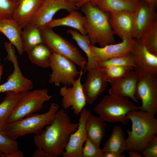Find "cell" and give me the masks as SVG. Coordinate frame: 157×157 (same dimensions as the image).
Segmentation results:
<instances>
[{
    "label": "cell",
    "mask_w": 157,
    "mask_h": 157,
    "mask_svg": "<svg viewBox=\"0 0 157 157\" xmlns=\"http://www.w3.org/2000/svg\"><path fill=\"white\" fill-rule=\"evenodd\" d=\"M78 126V123L71 122L65 110L58 111L51 123L34 136L35 145L52 157L61 156Z\"/></svg>",
    "instance_id": "1"
},
{
    "label": "cell",
    "mask_w": 157,
    "mask_h": 157,
    "mask_svg": "<svg viewBox=\"0 0 157 157\" xmlns=\"http://www.w3.org/2000/svg\"><path fill=\"white\" fill-rule=\"evenodd\" d=\"M127 116L132 122L131 131H126V151L141 152L157 134V119L155 115L140 110L131 111Z\"/></svg>",
    "instance_id": "2"
},
{
    "label": "cell",
    "mask_w": 157,
    "mask_h": 157,
    "mask_svg": "<svg viewBox=\"0 0 157 157\" xmlns=\"http://www.w3.org/2000/svg\"><path fill=\"white\" fill-rule=\"evenodd\" d=\"M87 21L85 26L91 44H98L101 47L115 43L114 33L109 20V13L90 2L81 7Z\"/></svg>",
    "instance_id": "3"
},
{
    "label": "cell",
    "mask_w": 157,
    "mask_h": 157,
    "mask_svg": "<svg viewBox=\"0 0 157 157\" xmlns=\"http://www.w3.org/2000/svg\"><path fill=\"white\" fill-rule=\"evenodd\" d=\"M58 108L57 104L53 103L47 112L33 113L18 121L6 123L0 131L14 140L29 134H39L45 126L51 123Z\"/></svg>",
    "instance_id": "4"
},
{
    "label": "cell",
    "mask_w": 157,
    "mask_h": 157,
    "mask_svg": "<svg viewBox=\"0 0 157 157\" xmlns=\"http://www.w3.org/2000/svg\"><path fill=\"white\" fill-rule=\"evenodd\" d=\"M140 109V107L135 106L128 98L109 94L104 97L94 110L105 121L112 123L119 122L126 125L129 120L127 113Z\"/></svg>",
    "instance_id": "5"
},
{
    "label": "cell",
    "mask_w": 157,
    "mask_h": 157,
    "mask_svg": "<svg viewBox=\"0 0 157 157\" xmlns=\"http://www.w3.org/2000/svg\"><path fill=\"white\" fill-rule=\"evenodd\" d=\"M39 28L43 43L52 53L67 58L85 72L86 59L76 47L55 33L52 28L45 26Z\"/></svg>",
    "instance_id": "6"
},
{
    "label": "cell",
    "mask_w": 157,
    "mask_h": 157,
    "mask_svg": "<svg viewBox=\"0 0 157 157\" xmlns=\"http://www.w3.org/2000/svg\"><path fill=\"white\" fill-rule=\"evenodd\" d=\"M48 92L46 88L22 92L7 123L20 120L41 109L44 103L52 97Z\"/></svg>",
    "instance_id": "7"
},
{
    "label": "cell",
    "mask_w": 157,
    "mask_h": 157,
    "mask_svg": "<svg viewBox=\"0 0 157 157\" xmlns=\"http://www.w3.org/2000/svg\"><path fill=\"white\" fill-rule=\"evenodd\" d=\"M72 61L61 55L52 53L50 66L52 72L49 75V82L60 87L72 85L79 74L75 65Z\"/></svg>",
    "instance_id": "8"
},
{
    "label": "cell",
    "mask_w": 157,
    "mask_h": 157,
    "mask_svg": "<svg viewBox=\"0 0 157 157\" xmlns=\"http://www.w3.org/2000/svg\"><path fill=\"white\" fill-rule=\"evenodd\" d=\"M157 76L139 75L135 94L136 99L142 102L139 110L154 115L157 113Z\"/></svg>",
    "instance_id": "9"
},
{
    "label": "cell",
    "mask_w": 157,
    "mask_h": 157,
    "mask_svg": "<svg viewBox=\"0 0 157 157\" xmlns=\"http://www.w3.org/2000/svg\"><path fill=\"white\" fill-rule=\"evenodd\" d=\"M12 45L10 42H7L4 43L7 53V59L12 63L14 69L13 72L8 76L6 81L0 85V93L8 91L22 93L31 90L33 87L32 81L23 75L15 54L14 46Z\"/></svg>",
    "instance_id": "10"
},
{
    "label": "cell",
    "mask_w": 157,
    "mask_h": 157,
    "mask_svg": "<svg viewBox=\"0 0 157 157\" xmlns=\"http://www.w3.org/2000/svg\"><path fill=\"white\" fill-rule=\"evenodd\" d=\"M78 9L68 0H44L28 24L40 28L51 21L55 14L61 10L69 13Z\"/></svg>",
    "instance_id": "11"
},
{
    "label": "cell",
    "mask_w": 157,
    "mask_h": 157,
    "mask_svg": "<svg viewBox=\"0 0 157 157\" xmlns=\"http://www.w3.org/2000/svg\"><path fill=\"white\" fill-rule=\"evenodd\" d=\"M84 73L83 69L80 71L78 78L76 79L72 87L65 86L61 87L60 94L62 97V106L65 109L72 107L75 115L79 116L82 110L86 105V99L83 91L81 80Z\"/></svg>",
    "instance_id": "12"
},
{
    "label": "cell",
    "mask_w": 157,
    "mask_h": 157,
    "mask_svg": "<svg viewBox=\"0 0 157 157\" xmlns=\"http://www.w3.org/2000/svg\"><path fill=\"white\" fill-rule=\"evenodd\" d=\"M156 7L150 3L141 0L134 13L133 38L139 40L142 35L157 22Z\"/></svg>",
    "instance_id": "13"
},
{
    "label": "cell",
    "mask_w": 157,
    "mask_h": 157,
    "mask_svg": "<svg viewBox=\"0 0 157 157\" xmlns=\"http://www.w3.org/2000/svg\"><path fill=\"white\" fill-rule=\"evenodd\" d=\"M131 53L133 69L139 75H157V55L149 51L139 40H136Z\"/></svg>",
    "instance_id": "14"
},
{
    "label": "cell",
    "mask_w": 157,
    "mask_h": 157,
    "mask_svg": "<svg viewBox=\"0 0 157 157\" xmlns=\"http://www.w3.org/2000/svg\"><path fill=\"white\" fill-rule=\"evenodd\" d=\"M90 113V112L85 108L81 110L79 115L77 128L71 135L61 155L62 157H82L83 144L88 138L85 123L87 118Z\"/></svg>",
    "instance_id": "15"
},
{
    "label": "cell",
    "mask_w": 157,
    "mask_h": 157,
    "mask_svg": "<svg viewBox=\"0 0 157 157\" xmlns=\"http://www.w3.org/2000/svg\"><path fill=\"white\" fill-rule=\"evenodd\" d=\"M88 72L87 79L82 87L86 102L91 105L104 91L107 82L101 69L97 66Z\"/></svg>",
    "instance_id": "16"
},
{
    "label": "cell",
    "mask_w": 157,
    "mask_h": 157,
    "mask_svg": "<svg viewBox=\"0 0 157 157\" xmlns=\"http://www.w3.org/2000/svg\"><path fill=\"white\" fill-rule=\"evenodd\" d=\"M136 41L134 38H129L122 40L119 43L107 44L102 47H97L90 44V47L97 62L130 53Z\"/></svg>",
    "instance_id": "17"
},
{
    "label": "cell",
    "mask_w": 157,
    "mask_h": 157,
    "mask_svg": "<svg viewBox=\"0 0 157 157\" xmlns=\"http://www.w3.org/2000/svg\"><path fill=\"white\" fill-rule=\"evenodd\" d=\"M139 75L135 71L132 70L125 76L110 83L109 94L119 97L130 98L139 103L135 97V91Z\"/></svg>",
    "instance_id": "18"
},
{
    "label": "cell",
    "mask_w": 157,
    "mask_h": 157,
    "mask_svg": "<svg viewBox=\"0 0 157 157\" xmlns=\"http://www.w3.org/2000/svg\"><path fill=\"white\" fill-rule=\"evenodd\" d=\"M134 13H111L109 20L114 34L122 40L133 38Z\"/></svg>",
    "instance_id": "19"
},
{
    "label": "cell",
    "mask_w": 157,
    "mask_h": 157,
    "mask_svg": "<svg viewBox=\"0 0 157 157\" xmlns=\"http://www.w3.org/2000/svg\"><path fill=\"white\" fill-rule=\"evenodd\" d=\"M141 0H96L91 2L105 12H135Z\"/></svg>",
    "instance_id": "20"
},
{
    "label": "cell",
    "mask_w": 157,
    "mask_h": 157,
    "mask_svg": "<svg viewBox=\"0 0 157 157\" xmlns=\"http://www.w3.org/2000/svg\"><path fill=\"white\" fill-rule=\"evenodd\" d=\"M44 0H19L13 18L23 28L39 8Z\"/></svg>",
    "instance_id": "21"
},
{
    "label": "cell",
    "mask_w": 157,
    "mask_h": 157,
    "mask_svg": "<svg viewBox=\"0 0 157 157\" xmlns=\"http://www.w3.org/2000/svg\"><path fill=\"white\" fill-rule=\"evenodd\" d=\"M77 10L71 12L69 14L64 17L52 19L45 26L51 28L59 26H66L77 30L82 34L87 35L85 28L87 21L86 17Z\"/></svg>",
    "instance_id": "22"
},
{
    "label": "cell",
    "mask_w": 157,
    "mask_h": 157,
    "mask_svg": "<svg viewBox=\"0 0 157 157\" xmlns=\"http://www.w3.org/2000/svg\"><path fill=\"white\" fill-rule=\"evenodd\" d=\"M22 28L12 19H0V32L4 34L16 48L19 55L24 52L21 42Z\"/></svg>",
    "instance_id": "23"
},
{
    "label": "cell",
    "mask_w": 157,
    "mask_h": 157,
    "mask_svg": "<svg viewBox=\"0 0 157 157\" xmlns=\"http://www.w3.org/2000/svg\"><path fill=\"white\" fill-rule=\"evenodd\" d=\"M106 124L99 117L90 113L86 119L85 129L88 138L100 147L101 141L105 135Z\"/></svg>",
    "instance_id": "24"
},
{
    "label": "cell",
    "mask_w": 157,
    "mask_h": 157,
    "mask_svg": "<svg viewBox=\"0 0 157 157\" xmlns=\"http://www.w3.org/2000/svg\"><path fill=\"white\" fill-rule=\"evenodd\" d=\"M21 42L24 52L27 53L38 44L43 43L40 28L28 24L23 28Z\"/></svg>",
    "instance_id": "25"
},
{
    "label": "cell",
    "mask_w": 157,
    "mask_h": 157,
    "mask_svg": "<svg viewBox=\"0 0 157 157\" xmlns=\"http://www.w3.org/2000/svg\"><path fill=\"white\" fill-rule=\"evenodd\" d=\"M104 152L113 151L122 154L126 151V139L121 127L115 126L108 139L104 143L103 149Z\"/></svg>",
    "instance_id": "26"
},
{
    "label": "cell",
    "mask_w": 157,
    "mask_h": 157,
    "mask_svg": "<svg viewBox=\"0 0 157 157\" xmlns=\"http://www.w3.org/2000/svg\"><path fill=\"white\" fill-rule=\"evenodd\" d=\"M67 32L85 53L88 58L86 70L88 71L97 67V61L90 50V42L88 35L82 34L77 31L73 29L68 30Z\"/></svg>",
    "instance_id": "27"
},
{
    "label": "cell",
    "mask_w": 157,
    "mask_h": 157,
    "mask_svg": "<svg viewBox=\"0 0 157 157\" xmlns=\"http://www.w3.org/2000/svg\"><path fill=\"white\" fill-rule=\"evenodd\" d=\"M52 53L50 49L42 43L34 47L28 54L32 63L44 68L50 67Z\"/></svg>",
    "instance_id": "28"
},
{
    "label": "cell",
    "mask_w": 157,
    "mask_h": 157,
    "mask_svg": "<svg viewBox=\"0 0 157 157\" xmlns=\"http://www.w3.org/2000/svg\"><path fill=\"white\" fill-rule=\"evenodd\" d=\"M22 93L12 91L6 92V96L0 103V130L7 123Z\"/></svg>",
    "instance_id": "29"
},
{
    "label": "cell",
    "mask_w": 157,
    "mask_h": 157,
    "mask_svg": "<svg viewBox=\"0 0 157 157\" xmlns=\"http://www.w3.org/2000/svg\"><path fill=\"white\" fill-rule=\"evenodd\" d=\"M0 151L6 154L7 157H24L23 152L19 150L16 140L10 138L0 131Z\"/></svg>",
    "instance_id": "30"
},
{
    "label": "cell",
    "mask_w": 157,
    "mask_h": 157,
    "mask_svg": "<svg viewBox=\"0 0 157 157\" xmlns=\"http://www.w3.org/2000/svg\"><path fill=\"white\" fill-rule=\"evenodd\" d=\"M138 40H139L151 53L157 55V22Z\"/></svg>",
    "instance_id": "31"
},
{
    "label": "cell",
    "mask_w": 157,
    "mask_h": 157,
    "mask_svg": "<svg viewBox=\"0 0 157 157\" xmlns=\"http://www.w3.org/2000/svg\"><path fill=\"white\" fill-rule=\"evenodd\" d=\"M102 71L105 79L110 83L126 75L133 69L131 66H110L100 68Z\"/></svg>",
    "instance_id": "32"
},
{
    "label": "cell",
    "mask_w": 157,
    "mask_h": 157,
    "mask_svg": "<svg viewBox=\"0 0 157 157\" xmlns=\"http://www.w3.org/2000/svg\"><path fill=\"white\" fill-rule=\"evenodd\" d=\"M134 66L133 60L131 53L127 54L110 58L97 62V66L103 68L110 66Z\"/></svg>",
    "instance_id": "33"
},
{
    "label": "cell",
    "mask_w": 157,
    "mask_h": 157,
    "mask_svg": "<svg viewBox=\"0 0 157 157\" xmlns=\"http://www.w3.org/2000/svg\"><path fill=\"white\" fill-rule=\"evenodd\" d=\"M19 1L0 0V19H12Z\"/></svg>",
    "instance_id": "34"
},
{
    "label": "cell",
    "mask_w": 157,
    "mask_h": 157,
    "mask_svg": "<svg viewBox=\"0 0 157 157\" xmlns=\"http://www.w3.org/2000/svg\"><path fill=\"white\" fill-rule=\"evenodd\" d=\"M104 152L89 138L85 142L82 149V157H103Z\"/></svg>",
    "instance_id": "35"
},
{
    "label": "cell",
    "mask_w": 157,
    "mask_h": 157,
    "mask_svg": "<svg viewBox=\"0 0 157 157\" xmlns=\"http://www.w3.org/2000/svg\"><path fill=\"white\" fill-rule=\"evenodd\" d=\"M141 153L143 157H157V134L148 143Z\"/></svg>",
    "instance_id": "36"
},
{
    "label": "cell",
    "mask_w": 157,
    "mask_h": 157,
    "mask_svg": "<svg viewBox=\"0 0 157 157\" xmlns=\"http://www.w3.org/2000/svg\"><path fill=\"white\" fill-rule=\"evenodd\" d=\"M32 157H52V156L45 152L40 148L37 147V149L34 152Z\"/></svg>",
    "instance_id": "37"
},
{
    "label": "cell",
    "mask_w": 157,
    "mask_h": 157,
    "mask_svg": "<svg viewBox=\"0 0 157 157\" xmlns=\"http://www.w3.org/2000/svg\"><path fill=\"white\" fill-rule=\"evenodd\" d=\"M122 154L118 153L113 151L104 152L103 157H124Z\"/></svg>",
    "instance_id": "38"
},
{
    "label": "cell",
    "mask_w": 157,
    "mask_h": 157,
    "mask_svg": "<svg viewBox=\"0 0 157 157\" xmlns=\"http://www.w3.org/2000/svg\"><path fill=\"white\" fill-rule=\"evenodd\" d=\"M96 0H78L75 4L77 8L81 7L85 3L88 2H93Z\"/></svg>",
    "instance_id": "39"
},
{
    "label": "cell",
    "mask_w": 157,
    "mask_h": 157,
    "mask_svg": "<svg viewBox=\"0 0 157 157\" xmlns=\"http://www.w3.org/2000/svg\"><path fill=\"white\" fill-rule=\"evenodd\" d=\"M129 157H143L137 151H129L128 152Z\"/></svg>",
    "instance_id": "40"
},
{
    "label": "cell",
    "mask_w": 157,
    "mask_h": 157,
    "mask_svg": "<svg viewBox=\"0 0 157 157\" xmlns=\"http://www.w3.org/2000/svg\"><path fill=\"white\" fill-rule=\"evenodd\" d=\"M150 3L156 6L157 3V0H143Z\"/></svg>",
    "instance_id": "41"
},
{
    "label": "cell",
    "mask_w": 157,
    "mask_h": 157,
    "mask_svg": "<svg viewBox=\"0 0 157 157\" xmlns=\"http://www.w3.org/2000/svg\"><path fill=\"white\" fill-rule=\"evenodd\" d=\"M3 66L2 65L0 67V82L1 81V77L3 72Z\"/></svg>",
    "instance_id": "42"
},
{
    "label": "cell",
    "mask_w": 157,
    "mask_h": 157,
    "mask_svg": "<svg viewBox=\"0 0 157 157\" xmlns=\"http://www.w3.org/2000/svg\"><path fill=\"white\" fill-rule=\"evenodd\" d=\"M0 157H7L6 155L0 151Z\"/></svg>",
    "instance_id": "43"
},
{
    "label": "cell",
    "mask_w": 157,
    "mask_h": 157,
    "mask_svg": "<svg viewBox=\"0 0 157 157\" xmlns=\"http://www.w3.org/2000/svg\"><path fill=\"white\" fill-rule=\"evenodd\" d=\"M70 2L74 4H75L78 0H68Z\"/></svg>",
    "instance_id": "44"
},
{
    "label": "cell",
    "mask_w": 157,
    "mask_h": 157,
    "mask_svg": "<svg viewBox=\"0 0 157 157\" xmlns=\"http://www.w3.org/2000/svg\"><path fill=\"white\" fill-rule=\"evenodd\" d=\"M11 0L15 1H19V0Z\"/></svg>",
    "instance_id": "45"
},
{
    "label": "cell",
    "mask_w": 157,
    "mask_h": 157,
    "mask_svg": "<svg viewBox=\"0 0 157 157\" xmlns=\"http://www.w3.org/2000/svg\"><path fill=\"white\" fill-rule=\"evenodd\" d=\"M0 33L1 32H0ZM1 66V63H0V67Z\"/></svg>",
    "instance_id": "46"
}]
</instances>
